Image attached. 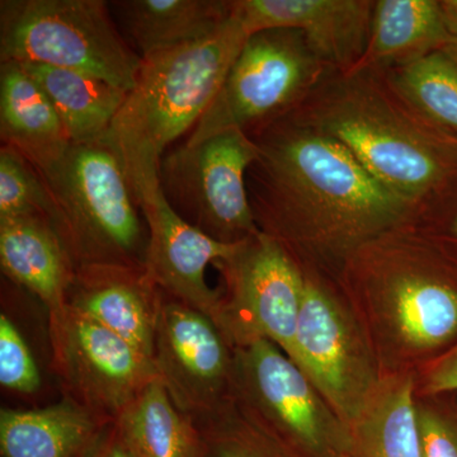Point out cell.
Masks as SVG:
<instances>
[{"label":"cell","mask_w":457,"mask_h":457,"mask_svg":"<svg viewBox=\"0 0 457 457\" xmlns=\"http://www.w3.org/2000/svg\"><path fill=\"white\" fill-rule=\"evenodd\" d=\"M335 457H348L347 453H339V455H337Z\"/></svg>","instance_id":"obj_36"},{"label":"cell","mask_w":457,"mask_h":457,"mask_svg":"<svg viewBox=\"0 0 457 457\" xmlns=\"http://www.w3.org/2000/svg\"><path fill=\"white\" fill-rule=\"evenodd\" d=\"M97 442L90 457H134L122 441L114 422L107 427L106 432L99 436Z\"/></svg>","instance_id":"obj_31"},{"label":"cell","mask_w":457,"mask_h":457,"mask_svg":"<svg viewBox=\"0 0 457 457\" xmlns=\"http://www.w3.org/2000/svg\"><path fill=\"white\" fill-rule=\"evenodd\" d=\"M440 227L441 233L457 245V207L450 213L449 219L442 220Z\"/></svg>","instance_id":"obj_32"},{"label":"cell","mask_w":457,"mask_h":457,"mask_svg":"<svg viewBox=\"0 0 457 457\" xmlns=\"http://www.w3.org/2000/svg\"><path fill=\"white\" fill-rule=\"evenodd\" d=\"M162 291L145 267L90 264L75 270L68 306L154 361Z\"/></svg>","instance_id":"obj_16"},{"label":"cell","mask_w":457,"mask_h":457,"mask_svg":"<svg viewBox=\"0 0 457 457\" xmlns=\"http://www.w3.org/2000/svg\"><path fill=\"white\" fill-rule=\"evenodd\" d=\"M303 296L291 360L348 427L383 381L371 339L336 279L303 269Z\"/></svg>","instance_id":"obj_7"},{"label":"cell","mask_w":457,"mask_h":457,"mask_svg":"<svg viewBox=\"0 0 457 457\" xmlns=\"http://www.w3.org/2000/svg\"><path fill=\"white\" fill-rule=\"evenodd\" d=\"M423 392L427 395L457 392V345L428 369Z\"/></svg>","instance_id":"obj_30"},{"label":"cell","mask_w":457,"mask_h":457,"mask_svg":"<svg viewBox=\"0 0 457 457\" xmlns=\"http://www.w3.org/2000/svg\"><path fill=\"white\" fill-rule=\"evenodd\" d=\"M451 38L447 46L445 47V53L447 54L457 64V29H451Z\"/></svg>","instance_id":"obj_34"},{"label":"cell","mask_w":457,"mask_h":457,"mask_svg":"<svg viewBox=\"0 0 457 457\" xmlns=\"http://www.w3.org/2000/svg\"><path fill=\"white\" fill-rule=\"evenodd\" d=\"M38 174L53 198L55 228L75 270L90 264L145 267V218L107 135L71 144L57 163Z\"/></svg>","instance_id":"obj_5"},{"label":"cell","mask_w":457,"mask_h":457,"mask_svg":"<svg viewBox=\"0 0 457 457\" xmlns=\"http://www.w3.org/2000/svg\"><path fill=\"white\" fill-rule=\"evenodd\" d=\"M111 423L68 395L32 411L3 408L0 453L2 457H75Z\"/></svg>","instance_id":"obj_20"},{"label":"cell","mask_w":457,"mask_h":457,"mask_svg":"<svg viewBox=\"0 0 457 457\" xmlns=\"http://www.w3.org/2000/svg\"><path fill=\"white\" fill-rule=\"evenodd\" d=\"M348 457H423L413 375L384 376L362 416L348 427Z\"/></svg>","instance_id":"obj_22"},{"label":"cell","mask_w":457,"mask_h":457,"mask_svg":"<svg viewBox=\"0 0 457 457\" xmlns=\"http://www.w3.org/2000/svg\"><path fill=\"white\" fill-rule=\"evenodd\" d=\"M0 60L80 71L126 93L143 62L104 0H2Z\"/></svg>","instance_id":"obj_6"},{"label":"cell","mask_w":457,"mask_h":457,"mask_svg":"<svg viewBox=\"0 0 457 457\" xmlns=\"http://www.w3.org/2000/svg\"><path fill=\"white\" fill-rule=\"evenodd\" d=\"M230 398L288 453H347L348 428L317 387L275 343L233 348Z\"/></svg>","instance_id":"obj_9"},{"label":"cell","mask_w":457,"mask_h":457,"mask_svg":"<svg viewBox=\"0 0 457 457\" xmlns=\"http://www.w3.org/2000/svg\"><path fill=\"white\" fill-rule=\"evenodd\" d=\"M293 112L341 143L420 212L457 179L456 153L400 99L381 71H327Z\"/></svg>","instance_id":"obj_2"},{"label":"cell","mask_w":457,"mask_h":457,"mask_svg":"<svg viewBox=\"0 0 457 457\" xmlns=\"http://www.w3.org/2000/svg\"><path fill=\"white\" fill-rule=\"evenodd\" d=\"M440 131L442 139L457 154V137L456 135L449 134V132Z\"/></svg>","instance_id":"obj_35"},{"label":"cell","mask_w":457,"mask_h":457,"mask_svg":"<svg viewBox=\"0 0 457 457\" xmlns=\"http://www.w3.org/2000/svg\"><path fill=\"white\" fill-rule=\"evenodd\" d=\"M0 140L37 171L53 167L73 144L50 99L17 62L0 64Z\"/></svg>","instance_id":"obj_18"},{"label":"cell","mask_w":457,"mask_h":457,"mask_svg":"<svg viewBox=\"0 0 457 457\" xmlns=\"http://www.w3.org/2000/svg\"><path fill=\"white\" fill-rule=\"evenodd\" d=\"M0 266L44 303L49 320L65 312L75 264L50 219L0 220Z\"/></svg>","instance_id":"obj_17"},{"label":"cell","mask_w":457,"mask_h":457,"mask_svg":"<svg viewBox=\"0 0 457 457\" xmlns=\"http://www.w3.org/2000/svg\"><path fill=\"white\" fill-rule=\"evenodd\" d=\"M442 11L451 29H457V0H444L441 2Z\"/></svg>","instance_id":"obj_33"},{"label":"cell","mask_w":457,"mask_h":457,"mask_svg":"<svg viewBox=\"0 0 457 457\" xmlns=\"http://www.w3.org/2000/svg\"><path fill=\"white\" fill-rule=\"evenodd\" d=\"M46 218L55 225V207L38 171L16 150L0 147V220Z\"/></svg>","instance_id":"obj_27"},{"label":"cell","mask_w":457,"mask_h":457,"mask_svg":"<svg viewBox=\"0 0 457 457\" xmlns=\"http://www.w3.org/2000/svg\"><path fill=\"white\" fill-rule=\"evenodd\" d=\"M248 36L233 11L203 40L143 57L134 88L107 134L139 204L161 191L162 158L212 106Z\"/></svg>","instance_id":"obj_4"},{"label":"cell","mask_w":457,"mask_h":457,"mask_svg":"<svg viewBox=\"0 0 457 457\" xmlns=\"http://www.w3.org/2000/svg\"><path fill=\"white\" fill-rule=\"evenodd\" d=\"M327 71L297 29L252 33L212 106L182 143L195 145L228 130L249 135L299 107Z\"/></svg>","instance_id":"obj_8"},{"label":"cell","mask_w":457,"mask_h":457,"mask_svg":"<svg viewBox=\"0 0 457 457\" xmlns=\"http://www.w3.org/2000/svg\"><path fill=\"white\" fill-rule=\"evenodd\" d=\"M110 3L141 57L203 40L231 17V0H121Z\"/></svg>","instance_id":"obj_21"},{"label":"cell","mask_w":457,"mask_h":457,"mask_svg":"<svg viewBox=\"0 0 457 457\" xmlns=\"http://www.w3.org/2000/svg\"><path fill=\"white\" fill-rule=\"evenodd\" d=\"M213 266L224 279L215 324L230 347L267 339L291 359L303 296L300 264L260 231Z\"/></svg>","instance_id":"obj_11"},{"label":"cell","mask_w":457,"mask_h":457,"mask_svg":"<svg viewBox=\"0 0 457 457\" xmlns=\"http://www.w3.org/2000/svg\"><path fill=\"white\" fill-rule=\"evenodd\" d=\"M233 362V348L212 319L162 291L154 365L183 413L194 417L230 398Z\"/></svg>","instance_id":"obj_13"},{"label":"cell","mask_w":457,"mask_h":457,"mask_svg":"<svg viewBox=\"0 0 457 457\" xmlns=\"http://www.w3.org/2000/svg\"><path fill=\"white\" fill-rule=\"evenodd\" d=\"M20 65L50 99L71 143H89L106 137L128 96L125 90L80 71L41 64Z\"/></svg>","instance_id":"obj_23"},{"label":"cell","mask_w":457,"mask_h":457,"mask_svg":"<svg viewBox=\"0 0 457 457\" xmlns=\"http://www.w3.org/2000/svg\"><path fill=\"white\" fill-rule=\"evenodd\" d=\"M0 384L22 394H35L41 386L40 370L31 350L4 312L0 314Z\"/></svg>","instance_id":"obj_28"},{"label":"cell","mask_w":457,"mask_h":457,"mask_svg":"<svg viewBox=\"0 0 457 457\" xmlns=\"http://www.w3.org/2000/svg\"><path fill=\"white\" fill-rule=\"evenodd\" d=\"M258 156L254 140L242 130L171 146L159 167V185L171 209L192 227L237 245L260 233L246 188V173Z\"/></svg>","instance_id":"obj_10"},{"label":"cell","mask_w":457,"mask_h":457,"mask_svg":"<svg viewBox=\"0 0 457 457\" xmlns=\"http://www.w3.org/2000/svg\"><path fill=\"white\" fill-rule=\"evenodd\" d=\"M200 437L198 457H288V453L228 398L192 417Z\"/></svg>","instance_id":"obj_26"},{"label":"cell","mask_w":457,"mask_h":457,"mask_svg":"<svg viewBox=\"0 0 457 457\" xmlns=\"http://www.w3.org/2000/svg\"><path fill=\"white\" fill-rule=\"evenodd\" d=\"M423 457H457V417L416 396Z\"/></svg>","instance_id":"obj_29"},{"label":"cell","mask_w":457,"mask_h":457,"mask_svg":"<svg viewBox=\"0 0 457 457\" xmlns=\"http://www.w3.org/2000/svg\"><path fill=\"white\" fill-rule=\"evenodd\" d=\"M451 38L437 0H376L368 47L352 69L386 71L444 51Z\"/></svg>","instance_id":"obj_19"},{"label":"cell","mask_w":457,"mask_h":457,"mask_svg":"<svg viewBox=\"0 0 457 457\" xmlns=\"http://www.w3.org/2000/svg\"><path fill=\"white\" fill-rule=\"evenodd\" d=\"M114 425L134 457H198L200 453L194 420L174 404L159 376Z\"/></svg>","instance_id":"obj_24"},{"label":"cell","mask_w":457,"mask_h":457,"mask_svg":"<svg viewBox=\"0 0 457 457\" xmlns=\"http://www.w3.org/2000/svg\"><path fill=\"white\" fill-rule=\"evenodd\" d=\"M337 282L354 311H368L378 360L411 362L456 338L457 284L414 222L357 249Z\"/></svg>","instance_id":"obj_3"},{"label":"cell","mask_w":457,"mask_h":457,"mask_svg":"<svg viewBox=\"0 0 457 457\" xmlns=\"http://www.w3.org/2000/svg\"><path fill=\"white\" fill-rule=\"evenodd\" d=\"M234 13L249 35L273 29L303 33L328 71H345L368 47L372 0H231Z\"/></svg>","instance_id":"obj_15"},{"label":"cell","mask_w":457,"mask_h":457,"mask_svg":"<svg viewBox=\"0 0 457 457\" xmlns=\"http://www.w3.org/2000/svg\"><path fill=\"white\" fill-rule=\"evenodd\" d=\"M140 207L147 228V275L159 290L215 323L220 291L207 284L206 270L230 257L240 243L224 245L189 225L171 209L162 189Z\"/></svg>","instance_id":"obj_14"},{"label":"cell","mask_w":457,"mask_h":457,"mask_svg":"<svg viewBox=\"0 0 457 457\" xmlns=\"http://www.w3.org/2000/svg\"><path fill=\"white\" fill-rule=\"evenodd\" d=\"M49 335L65 395L108 422L158 378L154 361L69 306L50 319Z\"/></svg>","instance_id":"obj_12"},{"label":"cell","mask_w":457,"mask_h":457,"mask_svg":"<svg viewBox=\"0 0 457 457\" xmlns=\"http://www.w3.org/2000/svg\"><path fill=\"white\" fill-rule=\"evenodd\" d=\"M249 137L258 147L246 173L255 222L302 269L337 281L357 249L420 215L293 111Z\"/></svg>","instance_id":"obj_1"},{"label":"cell","mask_w":457,"mask_h":457,"mask_svg":"<svg viewBox=\"0 0 457 457\" xmlns=\"http://www.w3.org/2000/svg\"><path fill=\"white\" fill-rule=\"evenodd\" d=\"M381 73L423 121L457 137V64L445 51Z\"/></svg>","instance_id":"obj_25"}]
</instances>
